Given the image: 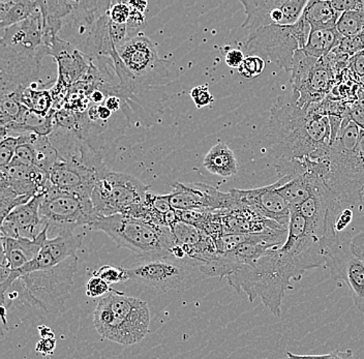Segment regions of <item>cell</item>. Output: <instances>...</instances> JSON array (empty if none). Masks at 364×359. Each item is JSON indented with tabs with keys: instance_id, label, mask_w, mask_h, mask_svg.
<instances>
[{
	"instance_id": "cell-26",
	"label": "cell",
	"mask_w": 364,
	"mask_h": 359,
	"mask_svg": "<svg viewBox=\"0 0 364 359\" xmlns=\"http://www.w3.org/2000/svg\"><path fill=\"white\" fill-rule=\"evenodd\" d=\"M33 112L43 116H49L53 111V97L49 90L28 87L16 95H9Z\"/></svg>"
},
{
	"instance_id": "cell-51",
	"label": "cell",
	"mask_w": 364,
	"mask_h": 359,
	"mask_svg": "<svg viewBox=\"0 0 364 359\" xmlns=\"http://www.w3.org/2000/svg\"><path fill=\"white\" fill-rule=\"evenodd\" d=\"M363 194L364 195V186H363Z\"/></svg>"
},
{
	"instance_id": "cell-34",
	"label": "cell",
	"mask_w": 364,
	"mask_h": 359,
	"mask_svg": "<svg viewBox=\"0 0 364 359\" xmlns=\"http://www.w3.org/2000/svg\"><path fill=\"white\" fill-rule=\"evenodd\" d=\"M109 17L113 23L120 25L129 23L131 18L129 1H111Z\"/></svg>"
},
{
	"instance_id": "cell-43",
	"label": "cell",
	"mask_w": 364,
	"mask_h": 359,
	"mask_svg": "<svg viewBox=\"0 0 364 359\" xmlns=\"http://www.w3.org/2000/svg\"><path fill=\"white\" fill-rule=\"evenodd\" d=\"M245 58V54L241 50L230 49L225 56V63H227L228 67L232 68V69H238Z\"/></svg>"
},
{
	"instance_id": "cell-37",
	"label": "cell",
	"mask_w": 364,
	"mask_h": 359,
	"mask_svg": "<svg viewBox=\"0 0 364 359\" xmlns=\"http://www.w3.org/2000/svg\"><path fill=\"white\" fill-rule=\"evenodd\" d=\"M190 95L193 103L199 109L210 106L215 102V97L209 92L208 84H203V85L193 88L191 90Z\"/></svg>"
},
{
	"instance_id": "cell-35",
	"label": "cell",
	"mask_w": 364,
	"mask_h": 359,
	"mask_svg": "<svg viewBox=\"0 0 364 359\" xmlns=\"http://www.w3.org/2000/svg\"><path fill=\"white\" fill-rule=\"evenodd\" d=\"M113 291V288L100 277H91L86 284V295L90 299H102Z\"/></svg>"
},
{
	"instance_id": "cell-31",
	"label": "cell",
	"mask_w": 364,
	"mask_h": 359,
	"mask_svg": "<svg viewBox=\"0 0 364 359\" xmlns=\"http://www.w3.org/2000/svg\"><path fill=\"white\" fill-rule=\"evenodd\" d=\"M131 8V18H129V33H133L136 29L141 28L145 23L146 18L147 1H129Z\"/></svg>"
},
{
	"instance_id": "cell-21",
	"label": "cell",
	"mask_w": 364,
	"mask_h": 359,
	"mask_svg": "<svg viewBox=\"0 0 364 359\" xmlns=\"http://www.w3.org/2000/svg\"><path fill=\"white\" fill-rule=\"evenodd\" d=\"M48 238L47 229L36 240H15L1 236L2 261L1 265H6L13 270L20 269L27 263L33 261L40 254Z\"/></svg>"
},
{
	"instance_id": "cell-11",
	"label": "cell",
	"mask_w": 364,
	"mask_h": 359,
	"mask_svg": "<svg viewBox=\"0 0 364 359\" xmlns=\"http://www.w3.org/2000/svg\"><path fill=\"white\" fill-rule=\"evenodd\" d=\"M353 238L343 232L324 245L325 267L330 278L345 282L356 308L364 314V258L352 251Z\"/></svg>"
},
{
	"instance_id": "cell-19",
	"label": "cell",
	"mask_w": 364,
	"mask_h": 359,
	"mask_svg": "<svg viewBox=\"0 0 364 359\" xmlns=\"http://www.w3.org/2000/svg\"><path fill=\"white\" fill-rule=\"evenodd\" d=\"M41 198L34 197L28 203L14 209L1 222V236L15 240H36L44 231L40 215Z\"/></svg>"
},
{
	"instance_id": "cell-1",
	"label": "cell",
	"mask_w": 364,
	"mask_h": 359,
	"mask_svg": "<svg viewBox=\"0 0 364 359\" xmlns=\"http://www.w3.org/2000/svg\"><path fill=\"white\" fill-rule=\"evenodd\" d=\"M321 267H325V259L318 240L309 235H288L283 247L230 274L227 281L236 292H245L250 302L259 299L273 315L281 316L292 282H299L307 270Z\"/></svg>"
},
{
	"instance_id": "cell-42",
	"label": "cell",
	"mask_w": 364,
	"mask_h": 359,
	"mask_svg": "<svg viewBox=\"0 0 364 359\" xmlns=\"http://www.w3.org/2000/svg\"><path fill=\"white\" fill-rule=\"evenodd\" d=\"M352 219L353 213L349 208L343 209L341 211L338 218H336V223H334V230H336L338 235L346 232L345 230L349 226L350 223L352 222Z\"/></svg>"
},
{
	"instance_id": "cell-8",
	"label": "cell",
	"mask_w": 364,
	"mask_h": 359,
	"mask_svg": "<svg viewBox=\"0 0 364 359\" xmlns=\"http://www.w3.org/2000/svg\"><path fill=\"white\" fill-rule=\"evenodd\" d=\"M311 26L300 18L289 26H269L250 33L247 48L250 55H258L275 63L279 69L291 72L296 52L304 50Z\"/></svg>"
},
{
	"instance_id": "cell-9",
	"label": "cell",
	"mask_w": 364,
	"mask_h": 359,
	"mask_svg": "<svg viewBox=\"0 0 364 359\" xmlns=\"http://www.w3.org/2000/svg\"><path fill=\"white\" fill-rule=\"evenodd\" d=\"M150 186L131 174L105 172L91 194L97 217L124 215L125 211L144 201Z\"/></svg>"
},
{
	"instance_id": "cell-33",
	"label": "cell",
	"mask_w": 364,
	"mask_h": 359,
	"mask_svg": "<svg viewBox=\"0 0 364 359\" xmlns=\"http://www.w3.org/2000/svg\"><path fill=\"white\" fill-rule=\"evenodd\" d=\"M19 143V139L14 137H6L0 141V169L13 162Z\"/></svg>"
},
{
	"instance_id": "cell-18",
	"label": "cell",
	"mask_w": 364,
	"mask_h": 359,
	"mask_svg": "<svg viewBox=\"0 0 364 359\" xmlns=\"http://www.w3.org/2000/svg\"><path fill=\"white\" fill-rule=\"evenodd\" d=\"M104 173L80 164L59 160L50 170L49 177L51 185L58 190L91 198L93 188Z\"/></svg>"
},
{
	"instance_id": "cell-12",
	"label": "cell",
	"mask_w": 364,
	"mask_h": 359,
	"mask_svg": "<svg viewBox=\"0 0 364 359\" xmlns=\"http://www.w3.org/2000/svg\"><path fill=\"white\" fill-rule=\"evenodd\" d=\"M323 181L341 203H354L363 195V159L357 151H346L333 143L329 149L328 173Z\"/></svg>"
},
{
	"instance_id": "cell-47",
	"label": "cell",
	"mask_w": 364,
	"mask_h": 359,
	"mask_svg": "<svg viewBox=\"0 0 364 359\" xmlns=\"http://www.w3.org/2000/svg\"><path fill=\"white\" fill-rule=\"evenodd\" d=\"M322 355H299L292 352H287V359H321Z\"/></svg>"
},
{
	"instance_id": "cell-15",
	"label": "cell",
	"mask_w": 364,
	"mask_h": 359,
	"mask_svg": "<svg viewBox=\"0 0 364 359\" xmlns=\"http://www.w3.org/2000/svg\"><path fill=\"white\" fill-rule=\"evenodd\" d=\"M309 0H240L247 18L242 28L250 33L269 26L297 23Z\"/></svg>"
},
{
	"instance_id": "cell-50",
	"label": "cell",
	"mask_w": 364,
	"mask_h": 359,
	"mask_svg": "<svg viewBox=\"0 0 364 359\" xmlns=\"http://www.w3.org/2000/svg\"><path fill=\"white\" fill-rule=\"evenodd\" d=\"M358 80H359V84H360L361 87H363L364 90V76L361 77V78H359Z\"/></svg>"
},
{
	"instance_id": "cell-30",
	"label": "cell",
	"mask_w": 364,
	"mask_h": 359,
	"mask_svg": "<svg viewBox=\"0 0 364 359\" xmlns=\"http://www.w3.org/2000/svg\"><path fill=\"white\" fill-rule=\"evenodd\" d=\"M265 60L258 55L245 56V60L238 68V73L245 79H254L260 76L265 70Z\"/></svg>"
},
{
	"instance_id": "cell-36",
	"label": "cell",
	"mask_w": 364,
	"mask_h": 359,
	"mask_svg": "<svg viewBox=\"0 0 364 359\" xmlns=\"http://www.w3.org/2000/svg\"><path fill=\"white\" fill-rule=\"evenodd\" d=\"M14 161L24 165L36 166V154L33 145L29 142H20Z\"/></svg>"
},
{
	"instance_id": "cell-28",
	"label": "cell",
	"mask_w": 364,
	"mask_h": 359,
	"mask_svg": "<svg viewBox=\"0 0 364 359\" xmlns=\"http://www.w3.org/2000/svg\"><path fill=\"white\" fill-rule=\"evenodd\" d=\"M24 106L11 95H1L0 99V127L17 122L24 114Z\"/></svg>"
},
{
	"instance_id": "cell-23",
	"label": "cell",
	"mask_w": 364,
	"mask_h": 359,
	"mask_svg": "<svg viewBox=\"0 0 364 359\" xmlns=\"http://www.w3.org/2000/svg\"><path fill=\"white\" fill-rule=\"evenodd\" d=\"M341 14L332 8L330 1L326 0H309L301 18L311 26V31L315 29L336 28V23Z\"/></svg>"
},
{
	"instance_id": "cell-24",
	"label": "cell",
	"mask_w": 364,
	"mask_h": 359,
	"mask_svg": "<svg viewBox=\"0 0 364 359\" xmlns=\"http://www.w3.org/2000/svg\"><path fill=\"white\" fill-rule=\"evenodd\" d=\"M38 9V0H0V28L24 21Z\"/></svg>"
},
{
	"instance_id": "cell-40",
	"label": "cell",
	"mask_w": 364,
	"mask_h": 359,
	"mask_svg": "<svg viewBox=\"0 0 364 359\" xmlns=\"http://www.w3.org/2000/svg\"><path fill=\"white\" fill-rule=\"evenodd\" d=\"M350 72L354 75L357 79L364 76V51L355 54L354 56L350 58L349 63H348Z\"/></svg>"
},
{
	"instance_id": "cell-44",
	"label": "cell",
	"mask_w": 364,
	"mask_h": 359,
	"mask_svg": "<svg viewBox=\"0 0 364 359\" xmlns=\"http://www.w3.org/2000/svg\"><path fill=\"white\" fill-rule=\"evenodd\" d=\"M56 338H41L36 346V351L44 356H50L54 353L56 348Z\"/></svg>"
},
{
	"instance_id": "cell-38",
	"label": "cell",
	"mask_w": 364,
	"mask_h": 359,
	"mask_svg": "<svg viewBox=\"0 0 364 359\" xmlns=\"http://www.w3.org/2000/svg\"><path fill=\"white\" fill-rule=\"evenodd\" d=\"M145 201H146L156 213H159V215H167L171 209H173L172 205H171L169 194L154 195L149 192L146 195V198H145Z\"/></svg>"
},
{
	"instance_id": "cell-45",
	"label": "cell",
	"mask_w": 364,
	"mask_h": 359,
	"mask_svg": "<svg viewBox=\"0 0 364 359\" xmlns=\"http://www.w3.org/2000/svg\"><path fill=\"white\" fill-rule=\"evenodd\" d=\"M38 331L40 333L41 338H55L54 331L46 325H38Z\"/></svg>"
},
{
	"instance_id": "cell-32",
	"label": "cell",
	"mask_w": 364,
	"mask_h": 359,
	"mask_svg": "<svg viewBox=\"0 0 364 359\" xmlns=\"http://www.w3.org/2000/svg\"><path fill=\"white\" fill-rule=\"evenodd\" d=\"M336 50L349 58L364 51V33L341 38L340 45L336 48Z\"/></svg>"
},
{
	"instance_id": "cell-29",
	"label": "cell",
	"mask_w": 364,
	"mask_h": 359,
	"mask_svg": "<svg viewBox=\"0 0 364 359\" xmlns=\"http://www.w3.org/2000/svg\"><path fill=\"white\" fill-rule=\"evenodd\" d=\"M93 276L100 277L105 282L112 285V284L124 283L129 281L127 268L112 267V265H104L93 272Z\"/></svg>"
},
{
	"instance_id": "cell-22",
	"label": "cell",
	"mask_w": 364,
	"mask_h": 359,
	"mask_svg": "<svg viewBox=\"0 0 364 359\" xmlns=\"http://www.w3.org/2000/svg\"><path fill=\"white\" fill-rule=\"evenodd\" d=\"M207 171L220 177H232L237 174L238 164L235 154L224 142H218L207 152L203 161Z\"/></svg>"
},
{
	"instance_id": "cell-25",
	"label": "cell",
	"mask_w": 364,
	"mask_h": 359,
	"mask_svg": "<svg viewBox=\"0 0 364 359\" xmlns=\"http://www.w3.org/2000/svg\"><path fill=\"white\" fill-rule=\"evenodd\" d=\"M341 38L343 36L336 28L311 31L304 51L314 58H326L330 52L333 51L340 45Z\"/></svg>"
},
{
	"instance_id": "cell-7",
	"label": "cell",
	"mask_w": 364,
	"mask_h": 359,
	"mask_svg": "<svg viewBox=\"0 0 364 359\" xmlns=\"http://www.w3.org/2000/svg\"><path fill=\"white\" fill-rule=\"evenodd\" d=\"M40 215L49 240L74 235L77 228L90 227L99 218L90 197L60 191L52 185L41 198Z\"/></svg>"
},
{
	"instance_id": "cell-14",
	"label": "cell",
	"mask_w": 364,
	"mask_h": 359,
	"mask_svg": "<svg viewBox=\"0 0 364 359\" xmlns=\"http://www.w3.org/2000/svg\"><path fill=\"white\" fill-rule=\"evenodd\" d=\"M50 55L49 48L36 52H18L1 46V95H16L25 88H38L36 80L42 70V60Z\"/></svg>"
},
{
	"instance_id": "cell-5",
	"label": "cell",
	"mask_w": 364,
	"mask_h": 359,
	"mask_svg": "<svg viewBox=\"0 0 364 359\" xmlns=\"http://www.w3.org/2000/svg\"><path fill=\"white\" fill-rule=\"evenodd\" d=\"M88 228L104 232L118 247L129 250L141 259L171 258L177 245L170 227L156 226L129 215L97 218Z\"/></svg>"
},
{
	"instance_id": "cell-39",
	"label": "cell",
	"mask_w": 364,
	"mask_h": 359,
	"mask_svg": "<svg viewBox=\"0 0 364 359\" xmlns=\"http://www.w3.org/2000/svg\"><path fill=\"white\" fill-rule=\"evenodd\" d=\"M330 4L336 12H360L364 11V0H330Z\"/></svg>"
},
{
	"instance_id": "cell-20",
	"label": "cell",
	"mask_w": 364,
	"mask_h": 359,
	"mask_svg": "<svg viewBox=\"0 0 364 359\" xmlns=\"http://www.w3.org/2000/svg\"><path fill=\"white\" fill-rule=\"evenodd\" d=\"M1 33V46L15 51L36 52L47 47L44 44V20L40 4L31 17Z\"/></svg>"
},
{
	"instance_id": "cell-2",
	"label": "cell",
	"mask_w": 364,
	"mask_h": 359,
	"mask_svg": "<svg viewBox=\"0 0 364 359\" xmlns=\"http://www.w3.org/2000/svg\"><path fill=\"white\" fill-rule=\"evenodd\" d=\"M265 139L275 163L324 160L329 154L331 127L323 102L301 108L291 90L287 92L270 109Z\"/></svg>"
},
{
	"instance_id": "cell-4",
	"label": "cell",
	"mask_w": 364,
	"mask_h": 359,
	"mask_svg": "<svg viewBox=\"0 0 364 359\" xmlns=\"http://www.w3.org/2000/svg\"><path fill=\"white\" fill-rule=\"evenodd\" d=\"M93 326L105 340L132 346L149 333V306L141 299L114 290L97 302Z\"/></svg>"
},
{
	"instance_id": "cell-41",
	"label": "cell",
	"mask_w": 364,
	"mask_h": 359,
	"mask_svg": "<svg viewBox=\"0 0 364 359\" xmlns=\"http://www.w3.org/2000/svg\"><path fill=\"white\" fill-rule=\"evenodd\" d=\"M348 114L350 119L356 124L358 128L364 131V109L357 102L348 105Z\"/></svg>"
},
{
	"instance_id": "cell-13",
	"label": "cell",
	"mask_w": 364,
	"mask_h": 359,
	"mask_svg": "<svg viewBox=\"0 0 364 359\" xmlns=\"http://www.w3.org/2000/svg\"><path fill=\"white\" fill-rule=\"evenodd\" d=\"M192 263L173 258L141 259L140 262L127 268L129 279L167 293L181 289L193 274Z\"/></svg>"
},
{
	"instance_id": "cell-10",
	"label": "cell",
	"mask_w": 364,
	"mask_h": 359,
	"mask_svg": "<svg viewBox=\"0 0 364 359\" xmlns=\"http://www.w3.org/2000/svg\"><path fill=\"white\" fill-rule=\"evenodd\" d=\"M127 72L139 83L161 88L169 77L168 61L159 58L154 42L142 33L132 36L116 48Z\"/></svg>"
},
{
	"instance_id": "cell-6",
	"label": "cell",
	"mask_w": 364,
	"mask_h": 359,
	"mask_svg": "<svg viewBox=\"0 0 364 359\" xmlns=\"http://www.w3.org/2000/svg\"><path fill=\"white\" fill-rule=\"evenodd\" d=\"M111 1H76L63 20L59 38L88 58L110 56L115 47L110 36Z\"/></svg>"
},
{
	"instance_id": "cell-49",
	"label": "cell",
	"mask_w": 364,
	"mask_h": 359,
	"mask_svg": "<svg viewBox=\"0 0 364 359\" xmlns=\"http://www.w3.org/2000/svg\"><path fill=\"white\" fill-rule=\"evenodd\" d=\"M321 359H334L333 351L330 352L328 354H325V355H322V358Z\"/></svg>"
},
{
	"instance_id": "cell-48",
	"label": "cell",
	"mask_w": 364,
	"mask_h": 359,
	"mask_svg": "<svg viewBox=\"0 0 364 359\" xmlns=\"http://www.w3.org/2000/svg\"><path fill=\"white\" fill-rule=\"evenodd\" d=\"M357 152H358L359 156L364 160V131L361 129L360 134V140H359L358 146L356 149Z\"/></svg>"
},
{
	"instance_id": "cell-27",
	"label": "cell",
	"mask_w": 364,
	"mask_h": 359,
	"mask_svg": "<svg viewBox=\"0 0 364 359\" xmlns=\"http://www.w3.org/2000/svg\"><path fill=\"white\" fill-rule=\"evenodd\" d=\"M336 31L343 38L364 33V11H352L341 14L336 23Z\"/></svg>"
},
{
	"instance_id": "cell-3",
	"label": "cell",
	"mask_w": 364,
	"mask_h": 359,
	"mask_svg": "<svg viewBox=\"0 0 364 359\" xmlns=\"http://www.w3.org/2000/svg\"><path fill=\"white\" fill-rule=\"evenodd\" d=\"M78 256H72L50 269L21 277L1 295L2 306L21 301L46 313L58 315L65 312L75 274L78 272Z\"/></svg>"
},
{
	"instance_id": "cell-46",
	"label": "cell",
	"mask_w": 364,
	"mask_h": 359,
	"mask_svg": "<svg viewBox=\"0 0 364 359\" xmlns=\"http://www.w3.org/2000/svg\"><path fill=\"white\" fill-rule=\"evenodd\" d=\"M334 359H355L353 355V351L351 349L347 350H333Z\"/></svg>"
},
{
	"instance_id": "cell-17",
	"label": "cell",
	"mask_w": 364,
	"mask_h": 359,
	"mask_svg": "<svg viewBox=\"0 0 364 359\" xmlns=\"http://www.w3.org/2000/svg\"><path fill=\"white\" fill-rule=\"evenodd\" d=\"M0 186L10 188L18 196L31 200L43 196L51 183L45 170L13 161L8 167L0 169Z\"/></svg>"
},
{
	"instance_id": "cell-16",
	"label": "cell",
	"mask_w": 364,
	"mask_h": 359,
	"mask_svg": "<svg viewBox=\"0 0 364 359\" xmlns=\"http://www.w3.org/2000/svg\"><path fill=\"white\" fill-rule=\"evenodd\" d=\"M279 183L255 188V190H231L233 197V210L250 208L252 211L288 228L291 217V205L279 191Z\"/></svg>"
}]
</instances>
